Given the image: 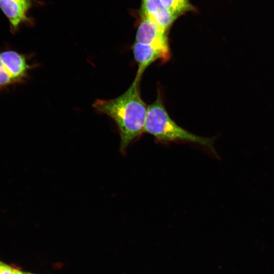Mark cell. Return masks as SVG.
<instances>
[{
    "label": "cell",
    "mask_w": 274,
    "mask_h": 274,
    "mask_svg": "<svg viewBox=\"0 0 274 274\" xmlns=\"http://www.w3.org/2000/svg\"><path fill=\"white\" fill-rule=\"evenodd\" d=\"M164 7L160 0H144V16H149L162 10Z\"/></svg>",
    "instance_id": "obj_9"
},
{
    "label": "cell",
    "mask_w": 274,
    "mask_h": 274,
    "mask_svg": "<svg viewBox=\"0 0 274 274\" xmlns=\"http://www.w3.org/2000/svg\"><path fill=\"white\" fill-rule=\"evenodd\" d=\"M15 268L0 262V274H13Z\"/></svg>",
    "instance_id": "obj_11"
},
{
    "label": "cell",
    "mask_w": 274,
    "mask_h": 274,
    "mask_svg": "<svg viewBox=\"0 0 274 274\" xmlns=\"http://www.w3.org/2000/svg\"><path fill=\"white\" fill-rule=\"evenodd\" d=\"M132 52L138 69L135 78L141 80L145 70L154 61L160 60L162 62L167 61L170 54L149 45L135 42L132 46Z\"/></svg>",
    "instance_id": "obj_5"
},
{
    "label": "cell",
    "mask_w": 274,
    "mask_h": 274,
    "mask_svg": "<svg viewBox=\"0 0 274 274\" xmlns=\"http://www.w3.org/2000/svg\"><path fill=\"white\" fill-rule=\"evenodd\" d=\"M160 1L163 7L170 10L177 15L189 7L188 0H160Z\"/></svg>",
    "instance_id": "obj_8"
},
{
    "label": "cell",
    "mask_w": 274,
    "mask_h": 274,
    "mask_svg": "<svg viewBox=\"0 0 274 274\" xmlns=\"http://www.w3.org/2000/svg\"><path fill=\"white\" fill-rule=\"evenodd\" d=\"M30 5L29 0H0V8L9 21L13 33L21 23L27 21L26 13Z\"/></svg>",
    "instance_id": "obj_6"
},
{
    "label": "cell",
    "mask_w": 274,
    "mask_h": 274,
    "mask_svg": "<svg viewBox=\"0 0 274 274\" xmlns=\"http://www.w3.org/2000/svg\"><path fill=\"white\" fill-rule=\"evenodd\" d=\"M141 80L136 78L121 95L111 99H97L93 107L111 117L116 124L120 136V151L125 153L127 147L144 132L148 106L140 92Z\"/></svg>",
    "instance_id": "obj_1"
},
{
    "label": "cell",
    "mask_w": 274,
    "mask_h": 274,
    "mask_svg": "<svg viewBox=\"0 0 274 274\" xmlns=\"http://www.w3.org/2000/svg\"><path fill=\"white\" fill-rule=\"evenodd\" d=\"M144 132L152 135L161 142L193 143L207 147L215 153L213 138L194 134L174 122L168 114L159 93L155 101L148 106Z\"/></svg>",
    "instance_id": "obj_2"
},
{
    "label": "cell",
    "mask_w": 274,
    "mask_h": 274,
    "mask_svg": "<svg viewBox=\"0 0 274 274\" xmlns=\"http://www.w3.org/2000/svg\"><path fill=\"white\" fill-rule=\"evenodd\" d=\"M146 17L153 20L160 28L166 32L176 19L177 15L170 10L164 7L158 12Z\"/></svg>",
    "instance_id": "obj_7"
},
{
    "label": "cell",
    "mask_w": 274,
    "mask_h": 274,
    "mask_svg": "<svg viewBox=\"0 0 274 274\" xmlns=\"http://www.w3.org/2000/svg\"><path fill=\"white\" fill-rule=\"evenodd\" d=\"M23 274H31V273H23Z\"/></svg>",
    "instance_id": "obj_13"
},
{
    "label": "cell",
    "mask_w": 274,
    "mask_h": 274,
    "mask_svg": "<svg viewBox=\"0 0 274 274\" xmlns=\"http://www.w3.org/2000/svg\"><path fill=\"white\" fill-rule=\"evenodd\" d=\"M0 58L14 85L25 82L29 71L32 68L26 55L14 50L6 49L0 51Z\"/></svg>",
    "instance_id": "obj_3"
},
{
    "label": "cell",
    "mask_w": 274,
    "mask_h": 274,
    "mask_svg": "<svg viewBox=\"0 0 274 274\" xmlns=\"http://www.w3.org/2000/svg\"><path fill=\"white\" fill-rule=\"evenodd\" d=\"M13 274H23V273L18 269H14Z\"/></svg>",
    "instance_id": "obj_12"
},
{
    "label": "cell",
    "mask_w": 274,
    "mask_h": 274,
    "mask_svg": "<svg viewBox=\"0 0 274 274\" xmlns=\"http://www.w3.org/2000/svg\"><path fill=\"white\" fill-rule=\"evenodd\" d=\"M137 43L152 46L170 54L167 37L164 31L153 20L144 16L135 36Z\"/></svg>",
    "instance_id": "obj_4"
},
{
    "label": "cell",
    "mask_w": 274,
    "mask_h": 274,
    "mask_svg": "<svg viewBox=\"0 0 274 274\" xmlns=\"http://www.w3.org/2000/svg\"><path fill=\"white\" fill-rule=\"evenodd\" d=\"M12 85H14L13 81L3 67L0 58V91Z\"/></svg>",
    "instance_id": "obj_10"
},
{
    "label": "cell",
    "mask_w": 274,
    "mask_h": 274,
    "mask_svg": "<svg viewBox=\"0 0 274 274\" xmlns=\"http://www.w3.org/2000/svg\"><path fill=\"white\" fill-rule=\"evenodd\" d=\"M1 262V261H0Z\"/></svg>",
    "instance_id": "obj_14"
}]
</instances>
